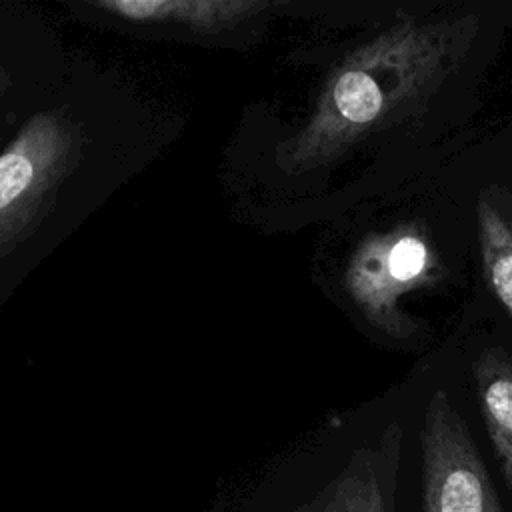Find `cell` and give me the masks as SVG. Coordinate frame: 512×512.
Here are the masks:
<instances>
[{"instance_id":"cell-2","label":"cell","mask_w":512,"mask_h":512,"mask_svg":"<svg viewBox=\"0 0 512 512\" xmlns=\"http://www.w3.org/2000/svg\"><path fill=\"white\" fill-rule=\"evenodd\" d=\"M80 150L78 124L50 110L30 116L0 152V258L48 208L54 192L76 168Z\"/></svg>"},{"instance_id":"cell-8","label":"cell","mask_w":512,"mask_h":512,"mask_svg":"<svg viewBox=\"0 0 512 512\" xmlns=\"http://www.w3.org/2000/svg\"><path fill=\"white\" fill-rule=\"evenodd\" d=\"M478 240L484 274L512 316V224L490 200L478 202Z\"/></svg>"},{"instance_id":"cell-6","label":"cell","mask_w":512,"mask_h":512,"mask_svg":"<svg viewBox=\"0 0 512 512\" xmlns=\"http://www.w3.org/2000/svg\"><path fill=\"white\" fill-rule=\"evenodd\" d=\"M386 232L368 234L352 252L344 286L364 316L382 332L400 338L414 332V324L400 312L404 290L394 280L386 260Z\"/></svg>"},{"instance_id":"cell-3","label":"cell","mask_w":512,"mask_h":512,"mask_svg":"<svg viewBox=\"0 0 512 512\" xmlns=\"http://www.w3.org/2000/svg\"><path fill=\"white\" fill-rule=\"evenodd\" d=\"M422 510L504 512L470 430L444 390L432 394L424 414Z\"/></svg>"},{"instance_id":"cell-9","label":"cell","mask_w":512,"mask_h":512,"mask_svg":"<svg viewBox=\"0 0 512 512\" xmlns=\"http://www.w3.org/2000/svg\"><path fill=\"white\" fill-rule=\"evenodd\" d=\"M10 84V80H8V76H6V72L0 68V94L6 90V86Z\"/></svg>"},{"instance_id":"cell-4","label":"cell","mask_w":512,"mask_h":512,"mask_svg":"<svg viewBox=\"0 0 512 512\" xmlns=\"http://www.w3.org/2000/svg\"><path fill=\"white\" fill-rule=\"evenodd\" d=\"M402 430L390 426L376 448L354 454L312 512H390Z\"/></svg>"},{"instance_id":"cell-1","label":"cell","mask_w":512,"mask_h":512,"mask_svg":"<svg viewBox=\"0 0 512 512\" xmlns=\"http://www.w3.org/2000/svg\"><path fill=\"white\" fill-rule=\"evenodd\" d=\"M474 14L398 22L350 52L330 74L308 122L276 150L288 174L318 168L382 132L454 72L476 34Z\"/></svg>"},{"instance_id":"cell-7","label":"cell","mask_w":512,"mask_h":512,"mask_svg":"<svg viewBox=\"0 0 512 512\" xmlns=\"http://www.w3.org/2000/svg\"><path fill=\"white\" fill-rule=\"evenodd\" d=\"M474 378L488 438L512 492V356L486 350L474 364Z\"/></svg>"},{"instance_id":"cell-5","label":"cell","mask_w":512,"mask_h":512,"mask_svg":"<svg viewBox=\"0 0 512 512\" xmlns=\"http://www.w3.org/2000/svg\"><path fill=\"white\" fill-rule=\"evenodd\" d=\"M100 12L134 24H170L198 32H222L278 6L270 0H92Z\"/></svg>"}]
</instances>
